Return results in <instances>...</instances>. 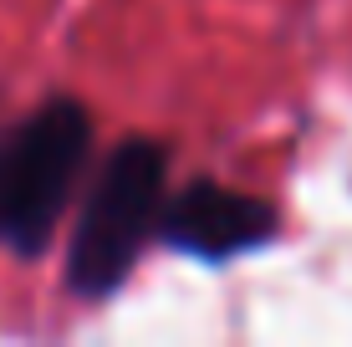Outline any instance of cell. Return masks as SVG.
Listing matches in <instances>:
<instances>
[{
  "label": "cell",
  "instance_id": "6da1fadb",
  "mask_svg": "<svg viewBox=\"0 0 352 347\" xmlns=\"http://www.w3.org/2000/svg\"><path fill=\"white\" fill-rule=\"evenodd\" d=\"M92 143V117L82 102L56 98L36 117L0 138V240L41 250L62 214L72 179Z\"/></svg>",
  "mask_w": 352,
  "mask_h": 347
},
{
  "label": "cell",
  "instance_id": "7a4b0ae2",
  "mask_svg": "<svg viewBox=\"0 0 352 347\" xmlns=\"http://www.w3.org/2000/svg\"><path fill=\"white\" fill-rule=\"evenodd\" d=\"M164 174H168V153L153 138H128L107 159L97 189L87 194L77 240H72V260H67L72 286L82 296H102L128 276L143 240L159 225Z\"/></svg>",
  "mask_w": 352,
  "mask_h": 347
},
{
  "label": "cell",
  "instance_id": "3957f363",
  "mask_svg": "<svg viewBox=\"0 0 352 347\" xmlns=\"http://www.w3.org/2000/svg\"><path fill=\"white\" fill-rule=\"evenodd\" d=\"M164 240L204 260H225L235 250H250L276 235V210L256 194H235L220 184H189L159 220Z\"/></svg>",
  "mask_w": 352,
  "mask_h": 347
}]
</instances>
